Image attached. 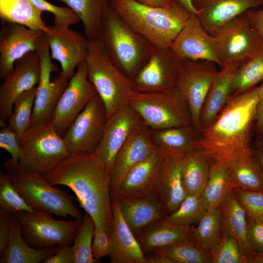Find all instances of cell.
Masks as SVG:
<instances>
[{
    "label": "cell",
    "mask_w": 263,
    "mask_h": 263,
    "mask_svg": "<svg viewBox=\"0 0 263 263\" xmlns=\"http://www.w3.org/2000/svg\"><path fill=\"white\" fill-rule=\"evenodd\" d=\"M183 156L165 153L155 177L154 192L167 215L175 211L187 196L181 176Z\"/></svg>",
    "instance_id": "obj_23"
},
{
    "label": "cell",
    "mask_w": 263,
    "mask_h": 263,
    "mask_svg": "<svg viewBox=\"0 0 263 263\" xmlns=\"http://www.w3.org/2000/svg\"><path fill=\"white\" fill-rule=\"evenodd\" d=\"M58 0L67 5L79 17L88 40L98 38L102 17L109 0Z\"/></svg>",
    "instance_id": "obj_36"
},
{
    "label": "cell",
    "mask_w": 263,
    "mask_h": 263,
    "mask_svg": "<svg viewBox=\"0 0 263 263\" xmlns=\"http://www.w3.org/2000/svg\"><path fill=\"white\" fill-rule=\"evenodd\" d=\"M145 5L154 7H166L174 3L176 0H133Z\"/></svg>",
    "instance_id": "obj_54"
},
{
    "label": "cell",
    "mask_w": 263,
    "mask_h": 263,
    "mask_svg": "<svg viewBox=\"0 0 263 263\" xmlns=\"http://www.w3.org/2000/svg\"><path fill=\"white\" fill-rule=\"evenodd\" d=\"M232 189L225 161L222 159L212 160L208 180L202 193L208 209L219 208L227 194Z\"/></svg>",
    "instance_id": "obj_35"
},
{
    "label": "cell",
    "mask_w": 263,
    "mask_h": 263,
    "mask_svg": "<svg viewBox=\"0 0 263 263\" xmlns=\"http://www.w3.org/2000/svg\"><path fill=\"white\" fill-rule=\"evenodd\" d=\"M0 31V77L12 72L15 63L27 53L36 52L38 39L44 32L23 25L1 21Z\"/></svg>",
    "instance_id": "obj_21"
},
{
    "label": "cell",
    "mask_w": 263,
    "mask_h": 263,
    "mask_svg": "<svg viewBox=\"0 0 263 263\" xmlns=\"http://www.w3.org/2000/svg\"><path fill=\"white\" fill-rule=\"evenodd\" d=\"M0 148L11 154L13 162H18L21 152L20 136L9 125L3 127L0 131Z\"/></svg>",
    "instance_id": "obj_47"
},
{
    "label": "cell",
    "mask_w": 263,
    "mask_h": 263,
    "mask_svg": "<svg viewBox=\"0 0 263 263\" xmlns=\"http://www.w3.org/2000/svg\"><path fill=\"white\" fill-rule=\"evenodd\" d=\"M0 209L13 213L19 211H34L15 187L7 173L0 171Z\"/></svg>",
    "instance_id": "obj_43"
},
{
    "label": "cell",
    "mask_w": 263,
    "mask_h": 263,
    "mask_svg": "<svg viewBox=\"0 0 263 263\" xmlns=\"http://www.w3.org/2000/svg\"><path fill=\"white\" fill-rule=\"evenodd\" d=\"M263 170V150L258 149L254 152Z\"/></svg>",
    "instance_id": "obj_58"
},
{
    "label": "cell",
    "mask_w": 263,
    "mask_h": 263,
    "mask_svg": "<svg viewBox=\"0 0 263 263\" xmlns=\"http://www.w3.org/2000/svg\"><path fill=\"white\" fill-rule=\"evenodd\" d=\"M151 139L157 148L170 154L183 156L197 149L199 135L192 126L150 131Z\"/></svg>",
    "instance_id": "obj_32"
},
{
    "label": "cell",
    "mask_w": 263,
    "mask_h": 263,
    "mask_svg": "<svg viewBox=\"0 0 263 263\" xmlns=\"http://www.w3.org/2000/svg\"><path fill=\"white\" fill-rule=\"evenodd\" d=\"M22 235L33 248L43 249L58 245H72L81 220H58L46 212L19 211L13 213Z\"/></svg>",
    "instance_id": "obj_9"
},
{
    "label": "cell",
    "mask_w": 263,
    "mask_h": 263,
    "mask_svg": "<svg viewBox=\"0 0 263 263\" xmlns=\"http://www.w3.org/2000/svg\"><path fill=\"white\" fill-rule=\"evenodd\" d=\"M256 9L248 10L249 19L252 27L263 40V9Z\"/></svg>",
    "instance_id": "obj_52"
},
{
    "label": "cell",
    "mask_w": 263,
    "mask_h": 263,
    "mask_svg": "<svg viewBox=\"0 0 263 263\" xmlns=\"http://www.w3.org/2000/svg\"><path fill=\"white\" fill-rule=\"evenodd\" d=\"M222 160L228 169L233 189L263 191V170L251 149Z\"/></svg>",
    "instance_id": "obj_27"
},
{
    "label": "cell",
    "mask_w": 263,
    "mask_h": 263,
    "mask_svg": "<svg viewBox=\"0 0 263 263\" xmlns=\"http://www.w3.org/2000/svg\"><path fill=\"white\" fill-rule=\"evenodd\" d=\"M233 191L245 209L247 216L257 218L263 214V191L234 188Z\"/></svg>",
    "instance_id": "obj_46"
},
{
    "label": "cell",
    "mask_w": 263,
    "mask_h": 263,
    "mask_svg": "<svg viewBox=\"0 0 263 263\" xmlns=\"http://www.w3.org/2000/svg\"><path fill=\"white\" fill-rule=\"evenodd\" d=\"M109 249V236L100 227L95 225L92 245L93 257L98 259L108 255Z\"/></svg>",
    "instance_id": "obj_49"
},
{
    "label": "cell",
    "mask_w": 263,
    "mask_h": 263,
    "mask_svg": "<svg viewBox=\"0 0 263 263\" xmlns=\"http://www.w3.org/2000/svg\"><path fill=\"white\" fill-rule=\"evenodd\" d=\"M255 125L258 133L263 136V98L258 103L255 115Z\"/></svg>",
    "instance_id": "obj_53"
},
{
    "label": "cell",
    "mask_w": 263,
    "mask_h": 263,
    "mask_svg": "<svg viewBox=\"0 0 263 263\" xmlns=\"http://www.w3.org/2000/svg\"><path fill=\"white\" fill-rule=\"evenodd\" d=\"M49 49L44 32L37 43L41 70L30 126L51 120L56 104L69 83L70 79L62 72L51 80V73L57 68L51 60Z\"/></svg>",
    "instance_id": "obj_11"
},
{
    "label": "cell",
    "mask_w": 263,
    "mask_h": 263,
    "mask_svg": "<svg viewBox=\"0 0 263 263\" xmlns=\"http://www.w3.org/2000/svg\"><path fill=\"white\" fill-rule=\"evenodd\" d=\"M258 93L260 98H263V81L258 86Z\"/></svg>",
    "instance_id": "obj_60"
},
{
    "label": "cell",
    "mask_w": 263,
    "mask_h": 263,
    "mask_svg": "<svg viewBox=\"0 0 263 263\" xmlns=\"http://www.w3.org/2000/svg\"><path fill=\"white\" fill-rule=\"evenodd\" d=\"M21 155L18 162L22 169L44 176L72 154L52 120L30 126L20 136Z\"/></svg>",
    "instance_id": "obj_7"
},
{
    "label": "cell",
    "mask_w": 263,
    "mask_h": 263,
    "mask_svg": "<svg viewBox=\"0 0 263 263\" xmlns=\"http://www.w3.org/2000/svg\"><path fill=\"white\" fill-rule=\"evenodd\" d=\"M58 245L43 249L31 247L25 240L19 222L13 216L11 232L6 249L1 253L0 263H40L55 254Z\"/></svg>",
    "instance_id": "obj_30"
},
{
    "label": "cell",
    "mask_w": 263,
    "mask_h": 263,
    "mask_svg": "<svg viewBox=\"0 0 263 263\" xmlns=\"http://www.w3.org/2000/svg\"><path fill=\"white\" fill-rule=\"evenodd\" d=\"M41 64L37 51L31 52L19 59L14 69L4 77L0 86V125L5 127L11 115L14 102L23 92L37 86L40 78Z\"/></svg>",
    "instance_id": "obj_16"
},
{
    "label": "cell",
    "mask_w": 263,
    "mask_h": 263,
    "mask_svg": "<svg viewBox=\"0 0 263 263\" xmlns=\"http://www.w3.org/2000/svg\"><path fill=\"white\" fill-rule=\"evenodd\" d=\"M72 245H58L56 253L45 260L43 263H74Z\"/></svg>",
    "instance_id": "obj_51"
},
{
    "label": "cell",
    "mask_w": 263,
    "mask_h": 263,
    "mask_svg": "<svg viewBox=\"0 0 263 263\" xmlns=\"http://www.w3.org/2000/svg\"><path fill=\"white\" fill-rule=\"evenodd\" d=\"M150 131L149 127L142 122L116 153L110 174L112 197L129 171L158 150L151 139Z\"/></svg>",
    "instance_id": "obj_19"
},
{
    "label": "cell",
    "mask_w": 263,
    "mask_h": 263,
    "mask_svg": "<svg viewBox=\"0 0 263 263\" xmlns=\"http://www.w3.org/2000/svg\"><path fill=\"white\" fill-rule=\"evenodd\" d=\"M128 104L151 130L192 126L189 107L177 86L156 92L134 91Z\"/></svg>",
    "instance_id": "obj_8"
},
{
    "label": "cell",
    "mask_w": 263,
    "mask_h": 263,
    "mask_svg": "<svg viewBox=\"0 0 263 263\" xmlns=\"http://www.w3.org/2000/svg\"><path fill=\"white\" fill-rule=\"evenodd\" d=\"M263 81V44L243 60L235 75L231 96L246 91Z\"/></svg>",
    "instance_id": "obj_37"
},
{
    "label": "cell",
    "mask_w": 263,
    "mask_h": 263,
    "mask_svg": "<svg viewBox=\"0 0 263 263\" xmlns=\"http://www.w3.org/2000/svg\"><path fill=\"white\" fill-rule=\"evenodd\" d=\"M191 1L203 26L211 35L238 16L263 4V0H191Z\"/></svg>",
    "instance_id": "obj_24"
},
{
    "label": "cell",
    "mask_w": 263,
    "mask_h": 263,
    "mask_svg": "<svg viewBox=\"0 0 263 263\" xmlns=\"http://www.w3.org/2000/svg\"><path fill=\"white\" fill-rule=\"evenodd\" d=\"M48 27L46 34L51 58L59 62L61 72L70 79L75 68L86 58L89 40L81 33L69 28H59L54 25Z\"/></svg>",
    "instance_id": "obj_20"
},
{
    "label": "cell",
    "mask_w": 263,
    "mask_h": 263,
    "mask_svg": "<svg viewBox=\"0 0 263 263\" xmlns=\"http://www.w3.org/2000/svg\"><path fill=\"white\" fill-rule=\"evenodd\" d=\"M216 64L207 60L183 59L177 86L187 100L191 112L192 126L200 135L201 111L218 70Z\"/></svg>",
    "instance_id": "obj_13"
},
{
    "label": "cell",
    "mask_w": 263,
    "mask_h": 263,
    "mask_svg": "<svg viewBox=\"0 0 263 263\" xmlns=\"http://www.w3.org/2000/svg\"><path fill=\"white\" fill-rule=\"evenodd\" d=\"M37 86L28 90L15 99L8 124L20 136L30 127Z\"/></svg>",
    "instance_id": "obj_41"
},
{
    "label": "cell",
    "mask_w": 263,
    "mask_h": 263,
    "mask_svg": "<svg viewBox=\"0 0 263 263\" xmlns=\"http://www.w3.org/2000/svg\"><path fill=\"white\" fill-rule=\"evenodd\" d=\"M3 166L14 185L34 210L65 219L70 216L82 219L73 197L66 191L55 187L43 176L22 169L11 158L5 160Z\"/></svg>",
    "instance_id": "obj_5"
},
{
    "label": "cell",
    "mask_w": 263,
    "mask_h": 263,
    "mask_svg": "<svg viewBox=\"0 0 263 263\" xmlns=\"http://www.w3.org/2000/svg\"><path fill=\"white\" fill-rule=\"evenodd\" d=\"M84 62L89 80L104 104L107 117L128 104L135 91L131 81L113 63L99 39L89 40Z\"/></svg>",
    "instance_id": "obj_6"
},
{
    "label": "cell",
    "mask_w": 263,
    "mask_h": 263,
    "mask_svg": "<svg viewBox=\"0 0 263 263\" xmlns=\"http://www.w3.org/2000/svg\"><path fill=\"white\" fill-rule=\"evenodd\" d=\"M258 149L263 150V136L261 137L257 143Z\"/></svg>",
    "instance_id": "obj_59"
},
{
    "label": "cell",
    "mask_w": 263,
    "mask_h": 263,
    "mask_svg": "<svg viewBox=\"0 0 263 263\" xmlns=\"http://www.w3.org/2000/svg\"><path fill=\"white\" fill-rule=\"evenodd\" d=\"M192 238L209 249L213 248L222 236V223L219 208L208 209L197 223L191 226Z\"/></svg>",
    "instance_id": "obj_39"
},
{
    "label": "cell",
    "mask_w": 263,
    "mask_h": 263,
    "mask_svg": "<svg viewBox=\"0 0 263 263\" xmlns=\"http://www.w3.org/2000/svg\"><path fill=\"white\" fill-rule=\"evenodd\" d=\"M211 35L218 48L220 68L242 61L263 44L251 25L248 10L219 27Z\"/></svg>",
    "instance_id": "obj_10"
},
{
    "label": "cell",
    "mask_w": 263,
    "mask_h": 263,
    "mask_svg": "<svg viewBox=\"0 0 263 263\" xmlns=\"http://www.w3.org/2000/svg\"><path fill=\"white\" fill-rule=\"evenodd\" d=\"M151 252L164 254L175 263H211L210 251L192 237Z\"/></svg>",
    "instance_id": "obj_38"
},
{
    "label": "cell",
    "mask_w": 263,
    "mask_h": 263,
    "mask_svg": "<svg viewBox=\"0 0 263 263\" xmlns=\"http://www.w3.org/2000/svg\"><path fill=\"white\" fill-rule=\"evenodd\" d=\"M39 10L52 13L54 16V25L59 28H69L78 23L79 17L69 7H59L46 0H30Z\"/></svg>",
    "instance_id": "obj_45"
},
{
    "label": "cell",
    "mask_w": 263,
    "mask_h": 263,
    "mask_svg": "<svg viewBox=\"0 0 263 263\" xmlns=\"http://www.w3.org/2000/svg\"><path fill=\"white\" fill-rule=\"evenodd\" d=\"M170 47L183 59L207 60L220 67L215 41L195 14L190 13Z\"/></svg>",
    "instance_id": "obj_18"
},
{
    "label": "cell",
    "mask_w": 263,
    "mask_h": 263,
    "mask_svg": "<svg viewBox=\"0 0 263 263\" xmlns=\"http://www.w3.org/2000/svg\"><path fill=\"white\" fill-rule=\"evenodd\" d=\"M186 8L190 13L197 15V11L194 7L191 0H176Z\"/></svg>",
    "instance_id": "obj_57"
},
{
    "label": "cell",
    "mask_w": 263,
    "mask_h": 263,
    "mask_svg": "<svg viewBox=\"0 0 263 263\" xmlns=\"http://www.w3.org/2000/svg\"><path fill=\"white\" fill-rule=\"evenodd\" d=\"M191 237V226L171 224L163 218L145 229L137 240L143 251L152 252Z\"/></svg>",
    "instance_id": "obj_31"
},
{
    "label": "cell",
    "mask_w": 263,
    "mask_h": 263,
    "mask_svg": "<svg viewBox=\"0 0 263 263\" xmlns=\"http://www.w3.org/2000/svg\"><path fill=\"white\" fill-rule=\"evenodd\" d=\"M111 172L95 152L72 154L44 178L53 186L69 188L95 225L109 235L113 220Z\"/></svg>",
    "instance_id": "obj_1"
},
{
    "label": "cell",
    "mask_w": 263,
    "mask_h": 263,
    "mask_svg": "<svg viewBox=\"0 0 263 263\" xmlns=\"http://www.w3.org/2000/svg\"><path fill=\"white\" fill-rule=\"evenodd\" d=\"M98 39L113 63L130 80L155 48L127 24L110 2L104 12Z\"/></svg>",
    "instance_id": "obj_4"
},
{
    "label": "cell",
    "mask_w": 263,
    "mask_h": 263,
    "mask_svg": "<svg viewBox=\"0 0 263 263\" xmlns=\"http://www.w3.org/2000/svg\"><path fill=\"white\" fill-rule=\"evenodd\" d=\"M143 122L138 112L129 104L107 117L101 139L94 152L105 163L110 172L116 153Z\"/></svg>",
    "instance_id": "obj_17"
},
{
    "label": "cell",
    "mask_w": 263,
    "mask_h": 263,
    "mask_svg": "<svg viewBox=\"0 0 263 263\" xmlns=\"http://www.w3.org/2000/svg\"><path fill=\"white\" fill-rule=\"evenodd\" d=\"M109 2L132 30L156 47H170L191 13L176 0L166 7L145 5L133 0Z\"/></svg>",
    "instance_id": "obj_3"
},
{
    "label": "cell",
    "mask_w": 263,
    "mask_h": 263,
    "mask_svg": "<svg viewBox=\"0 0 263 263\" xmlns=\"http://www.w3.org/2000/svg\"><path fill=\"white\" fill-rule=\"evenodd\" d=\"M211 161L197 148L182 156L181 176L187 195L202 193L208 180Z\"/></svg>",
    "instance_id": "obj_33"
},
{
    "label": "cell",
    "mask_w": 263,
    "mask_h": 263,
    "mask_svg": "<svg viewBox=\"0 0 263 263\" xmlns=\"http://www.w3.org/2000/svg\"><path fill=\"white\" fill-rule=\"evenodd\" d=\"M117 198L121 212L136 238L150 225L167 215L154 192L141 198Z\"/></svg>",
    "instance_id": "obj_25"
},
{
    "label": "cell",
    "mask_w": 263,
    "mask_h": 263,
    "mask_svg": "<svg viewBox=\"0 0 263 263\" xmlns=\"http://www.w3.org/2000/svg\"><path fill=\"white\" fill-rule=\"evenodd\" d=\"M94 227L93 218L85 212L73 244L74 263L97 262L98 260L93 257L91 251Z\"/></svg>",
    "instance_id": "obj_42"
},
{
    "label": "cell",
    "mask_w": 263,
    "mask_h": 263,
    "mask_svg": "<svg viewBox=\"0 0 263 263\" xmlns=\"http://www.w3.org/2000/svg\"><path fill=\"white\" fill-rule=\"evenodd\" d=\"M183 61L171 47L155 46L148 61L131 80L133 90L152 92L176 86Z\"/></svg>",
    "instance_id": "obj_14"
},
{
    "label": "cell",
    "mask_w": 263,
    "mask_h": 263,
    "mask_svg": "<svg viewBox=\"0 0 263 263\" xmlns=\"http://www.w3.org/2000/svg\"><path fill=\"white\" fill-rule=\"evenodd\" d=\"M42 12L30 0H0L1 21L47 33L49 29L42 19Z\"/></svg>",
    "instance_id": "obj_34"
},
{
    "label": "cell",
    "mask_w": 263,
    "mask_h": 263,
    "mask_svg": "<svg viewBox=\"0 0 263 263\" xmlns=\"http://www.w3.org/2000/svg\"><path fill=\"white\" fill-rule=\"evenodd\" d=\"M106 119L104 104L97 93L63 135L70 152L80 154L94 152L101 139Z\"/></svg>",
    "instance_id": "obj_12"
},
{
    "label": "cell",
    "mask_w": 263,
    "mask_h": 263,
    "mask_svg": "<svg viewBox=\"0 0 263 263\" xmlns=\"http://www.w3.org/2000/svg\"><path fill=\"white\" fill-rule=\"evenodd\" d=\"M89 80L84 61L76 68V72L60 97L51 120L56 132L64 135L89 101L97 94Z\"/></svg>",
    "instance_id": "obj_15"
},
{
    "label": "cell",
    "mask_w": 263,
    "mask_h": 263,
    "mask_svg": "<svg viewBox=\"0 0 263 263\" xmlns=\"http://www.w3.org/2000/svg\"><path fill=\"white\" fill-rule=\"evenodd\" d=\"M247 263H263V250L254 252L247 259Z\"/></svg>",
    "instance_id": "obj_56"
},
{
    "label": "cell",
    "mask_w": 263,
    "mask_h": 263,
    "mask_svg": "<svg viewBox=\"0 0 263 263\" xmlns=\"http://www.w3.org/2000/svg\"><path fill=\"white\" fill-rule=\"evenodd\" d=\"M207 210L202 194L188 195L175 211L163 219L171 224L191 226L197 224Z\"/></svg>",
    "instance_id": "obj_40"
},
{
    "label": "cell",
    "mask_w": 263,
    "mask_h": 263,
    "mask_svg": "<svg viewBox=\"0 0 263 263\" xmlns=\"http://www.w3.org/2000/svg\"><path fill=\"white\" fill-rule=\"evenodd\" d=\"M220 208L222 215V233L234 237L246 259L254 253L247 235V214L235 194L233 189L226 195Z\"/></svg>",
    "instance_id": "obj_29"
},
{
    "label": "cell",
    "mask_w": 263,
    "mask_h": 263,
    "mask_svg": "<svg viewBox=\"0 0 263 263\" xmlns=\"http://www.w3.org/2000/svg\"><path fill=\"white\" fill-rule=\"evenodd\" d=\"M241 61L230 63L218 71L201 111L202 131L210 124L231 97L234 78Z\"/></svg>",
    "instance_id": "obj_28"
},
{
    "label": "cell",
    "mask_w": 263,
    "mask_h": 263,
    "mask_svg": "<svg viewBox=\"0 0 263 263\" xmlns=\"http://www.w3.org/2000/svg\"><path fill=\"white\" fill-rule=\"evenodd\" d=\"M147 263H175L173 260L168 256L160 253H152V254L146 257Z\"/></svg>",
    "instance_id": "obj_55"
},
{
    "label": "cell",
    "mask_w": 263,
    "mask_h": 263,
    "mask_svg": "<svg viewBox=\"0 0 263 263\" xmlns=\"http://www.w3.org/2000/svg\"><path fill=\"white\" fill-rule=\"evenodd\" d=\"M257 218L263 222V214Z\"/></svg>",
    "instance_id": "obj_61"
},
{
    "label": "cell",
    "mask_w": 263,
    "mask_h": 263,
    "mask_svg": "<svg viewBox=\"0 0 263 263\" xmlns=\"http://www.w3.org/2000/svg\"><path fill=\"white\" fill-rule=\"evenodd\" d=\"M260 98L258 86L231 96L215 118L202 131L197 148L211 160L223 159L251 149L252 130Z\"/></svg>",
    "instance_id": "obj_2"
},
{
    "label": "cell",
    "mask_w": 263,
    "mask_h": 263,
    "mask_svg": "<svg viewBox=\"0 0 263 263\" xmlns=\"http://www.w3.org/2000/svg\"><path fill=\"white\" fill-rule=\"evenodd\" d=\"M211 263H246L237 240L222 233V236L210 250Z\"/></svg>",
    "instance_id": "obj_44"
},
{
    "label": "cell",
    "mask_w": 263,
    "mask_h": 263,
    "mask_svg": "<svg viewBox=\"0 0 263 263\" xmlns=\"http://www.w3.org/2000/svg\"><path fill=\"white\" fill-rule=\"evenodd\" d=\"M13 213L0 209V253L7 247L10 239Z\"/></svg>",
    "instance_id": "obj_50"
},
{
    "label": "cell",
    "mask_w": 263,
    "mask_h": 263,
    "mask_svg": "<svg viewBox=\"0 0 263 263\" xmlns=\"http://www.w3.org/2000/svg\"><path fill=\"white\" fill-rule=\"evenodd\" d=\"M247 235L249 244L254 251L263 250V222L258 218L247 216Z\"/></svg>",
    "instance_id": "obj_48"
},
{
    "label": "cell",
    "mask_w": 263,
    "mask_h": 263,
    "mask_svg": "<svg viewBox=\"0 0 263 263\" xmlns=\"http://www.w3.org/2000/svg\"><path fill=\"white\" fill-rule=\"evenodd\" d=\"M113 220L108 256L113 263H147L137 238L126 222L117 196L112 197Z\"/></svg>",
    "instance_id": "obj_22"
},
{
    "label": "cell",
    "mask_w": 263,
    "mask_h": 263,
    "mask_svg": "<svg viewBox=\"0 0 263 263\" xmlns=\"http://www.w3.org/2000/svg\"><path fill=\"white\" fill-rule=\"evenodd\" d=\"M165 152L158 149L133 167L124 176L112 196L141 198L154 192L155 177Z\"/></svg>",
    "instance_id": "obj_26"
}]
</instances>
